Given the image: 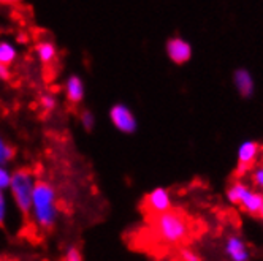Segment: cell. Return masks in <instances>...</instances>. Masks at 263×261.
<instances>
[{"label": "cell", "instance_id": "cell-4", "mask_svg": "<svg viewBox=\"0 0 263 261\" xmlns=\"http://www.w3.org/2000/svg\"><path fill=\"white\" fill-rule=\"evenodd\" d=\"M143 204H144L146 211L151 215L170 211L172 209V195L166 189L157 187V189H154L153 192H149L144 196Z\"/></svg>", "mask_w": 263, "mask_h": 261}, {"label": "cell", "instance_id": "cell-20", "mask_svg": "<svg viewBox=\"0 0 263 261\" xmlns=\"http://www.w3.org/2000/svg\"><path fill=\"white\" fill-rule=\"evenodd\" d=\"M80 121H81V125L87 130V132H90V130L96 127V117H93V114L90 113V111H83L81 116H80Z\"/></svg>", "mask_w": 263, "mask_h": 261}, {"label": "cell", "instance_id": "cell-11", "mask_svg": "<svg viewBox=\"0 0 263 261\" xmlns=\"http://www.w3.org/2000/svg\"><path fill=\"white\" fill-rule=\"evenodd\" d=\"M36 55H39V59L43 62V64H51L55 55H58V49H55L54 43L49 42V40H43L40 43H36Z\"/></svg>", "mask_w": 263, "mask_h": 261}, {"label": "cell", "instance_id": "cell-25", "mask_svg": "<svg viewBox=\"0 0 263 261\" xmlns=\"http://www.w3.org/2000/svg\"><path fill=\"white\" fill-rule=\"evenodd\" d=\"M258 215H260V217H261V218H263V206H261V209H260V211H258Z\"/></svg>", "mask_w": 263, "mask_h": 261}, {"label": "cell", "instance_id": "cell-5", "mask_svg": "<svg viewBox=\"0 0 263 261\" xmlns=\"http://www.w3.org/2000/svg\"><path fill=\"white\" fill-rule=\"evenodd\" d=\"M260 149L261 147L257 143H244L239 147L238 165H236V170H235V176L236 177H242V176H246L251 171V168L257 162V157L260 154Z\"/></svg>", "mask_w": 263, "mask_h": 261}, {"label": "cell", "instance_id": "cell-13", "mask_svg": "<svg viewBox=\"0 0 263 261\" xmlns=\"http://www.w3.org/2000/svg\"><path fill=\"white\" fill-rule=\"evenodd\" d=\"M235 83L241 92V95L244 97H249L252 94V79H251V74L244 70H238L235 73Z\"/></svg>", "mask_w": 263, "mask_h": 261}, {"label": "cell", "instance_id": "cell-10", "mask_svg": "<svg viewBox=\"0 0 263 261\" xmlns=\"http://www.w3.org/2000/svg\"><path fill=\"white\" fill-rule=\"evenodd\" d=\"M239 206L242 208L244 212H248V214H251V215H258V211H260L261 206H263V195L258 193V192H252V190H251V192L246 195V198H244V199L241 201Z\"/></svg>", "mask_w": 263, "mask_h": 261}, {"label": "cell", "instance_id": "cell-23", "mask_svg": "<svg viewBox=\"0 0 263 261\" xmlns=\"http://www.w3.org/2000/svg\"><path fill=\"white\" fill-rule=\"evenodd\" d=\"M10 78H11V71L8 65L0 64V81H10Z\"/></svg>", "mask_w": 263, "mask_h": 261}, {"label": "cell", "instance_id": "cell-6", "mask_svg": "<svg viewBox=\"0 0 263 261\" xmlns=\"http://www.w3.org/2000/svg\"><path fill=\"white\" fill-rule=\"evenodd\" d=\"M109 119L118 130L124 133H134L137 128V121L132 111L124 105H115L109 111Z\"/></svg>", "mask_w": 263, "mask_h": 261}, {"label": "cell", "instance_id": "cell-12", "mask_svg": "<svg viewBox=\"0 0 263 261\" xmlns=\"http://www.w3.org/2000/svg\"><path fill=\"white\" fill-rule=\"evenodd\" d=\"M251 192V189L248 187L246 184H242L239 180L233 182L229 190H227V199L232 203V204H241V201L246 198V195Z\"/></svg>", "mask_w": 263, "mask_h": 261}, {"label": "cell", "instance_id": "cell-8", "mask_svg": "<svg viewBox=\"0 0 263 261\" xmlns=\"http://www.w3.org/2000/svg\"><path fill=\"white\" fill-rule=\"evenodd\" d=\"M166 51H168V55H170V59L176 64H184L191 59V46L179 38H173L168 42Z\"/></svg>", "mask_w": 263, "mask_h": 261}, {"label": "cell", "instance_id": "cell-14", "mask_svg": "<svg viewBox=\"0 0 263 261\" xmlns=\"http://www.w3.org/2000/svg\"><path fill=\"white\" fill-rule=\"evenodd\" d=\"M16 55H17V51L11 43L0 42V64H5V65L13 64Z\"/></svg>", "mask_w": 263, "mask_h": 261}, {"label": "cell", "instance_id": "cell-7", "mask_svg": "<svg viewBox=\"0 0 263 261\" xmlns=\"http://www.w3.org/2000/svg\"><path fill=\"white\" fill-rule=\"evenodd\" d=\"M223 252L229 256L230 261H249L251 259L248 244L238 234H230L227 239H225Z\"/></svg>", "mask_w": 263, "mask_h": 261}, {"label": "cell", "instance_id": "cell-16", "mask_svg": "<svg viewBox=\"0 0 263 261\" xmlns=\"http://www.w3.org/2000/svg\"><path fill=\"white\" fill-rule=\"evenodd\" d=\"M7 190L0 189V228H5L8 217V203H7Z\"/></svg>", "mask_w": 263, "mask_h": 261}, {"label": "cell", "instance_id": "cell-24", "mask_svg": "<svg viewBox=\"0 0 263 261\" xmlns=\"http://www.w3.org/2000/svg\"><path fill=\"white\" fill-rule=\"evenodd\" d=\"M20 2H23V0H0V5H14Z\"/></svg>", "mask_w": 263, "mask_h": 261}, {"label": "cell", "instance_id": "cell-17", "mask_svg": "<svg viewBox=\"0 0 263 261\" xmlns=\"http://www.w3.org/2000/svg\"><path fill=\"white\" fill-rule=\"evenodd\" d=\"M40 106L43 111H46V113H51V111H54L55 106H58V100H55V97L52 94H43L40 97Z\"/></svg>", "mask_w": 263, "mask_h": 261}, {"label": "cell", "instance_id": "cell-19", "mask_svg": "<svg viewBox=\"0 0 263 261\" xmlns=\"http://www.w3.org/2000/svg\"><path fill=\"white\" fill-rule=\"evenodd\" d=\"M11 184V173L7 170L5 165H0V189L8 190Z\"/></svg>", "mask_w": 263, "mask_h": 261}, {"label": "cell", "instance_id": "cell-2", "mask_svg": "<svg viewBox=\"0 0 263 261\" xmlns=\"http://www.w3.org/2000/svg\"><path fill=\"white\" fill-rule=\"evenodd\" d=\"M153 231L163 244L176 246L187 239L191 227L182 212L170 209L153 215Z\"/></svg>", "mask_w": 263, "mask_h": 261}, {"label": "cell", "instance_id": "cell-3", "mask_svg": "<svg viewBox=\"0 0 263 261\" xmlns=\"http://www.w3.org/2000/svg\"><path fill=\"white\" fill-rule=\"evenodd\" d=\"M35 177L33 174L26 170V168H20L11 173V184H10V193L13 196L14 206L21 212L24 218H30V208H32V195L35 187Z\"/></svg>", "mask_w": 263, "mask_h": 261}, {"label": "cell", "instance_id": "cell-1", "mask_svg": "<svg viewBox=\"0 0 263 261\" xmlns=\"http://www.w3.org/2000/svg\"><path fill=\"white\" fill-rule=\"evenodd\" d=\"M59 217V204L55 189L46 180H36L32 195L30 220L36 230L51 231Z\"/></svg>", "mask_w": 263, "mask_h": 261}, {"label": "cell", "instance_id": "cell-22", "mask_svg": "<svg viewBox=\"0 0 263 261\" xmlns=\"http://www.w3.org/2000/svg\"><path fill=\"white\" fill-rule=\"evenodd\" d=\"M252 182L255 184V187L263 189V166H258L252 173Z\"/></svg>", "mask_w": 263, "mask_h": 261}, {"label": "cell", "instance_id": "cell-18", "mask_svg": "<svg viewBox=\"0 0 263 261\" xmlns=\"http://www.w3.org/2000/svg\"><path fill=\"white\" fill-rule=\"evenodd\" d=\"M64 261H84L78 246H68L64 255Z\"/></svg>", "mask_w": 263, "mask_h": 261}, {"label": "cell", "instance_id": "cell-15", "mask_svg": "<svg viewBox=\"0 0 263 261\" xmlns=\"http://www.w3.org/2000/svg\"><path fill=\"white\" fill-rule=\"evenodd\" d=\"M14 157V149L4 139L0 138V165H7Z\"/></svg>", "mask_w": 263, "mask_h": 261}, {"label": "cell", "instance_id": "cell-9", "mask_svg": "<svg viewBox=\"0 0 263 261\" xmlns=\"http://www.w3.org/2000/svg\"><path fill=\"white\" fill-rule=\"evenodd\" d=\"M65 95L67 100L73 105H78L84 98V83L77 74H71L65 83Z\"/></svg>", "mask_w": 263, "mask_h": 261}, {"label": "cell", "instance_id": "cell-21", "mask_svg": "<svg viewBox=\"0 0 263 261\" xmlns=\"http://www.w3.org/2000/svg\"><path fill=\"white\" fill-rule=\"evenodd\" d=\"M179 256H181V261H200V255L191 247H182L179 250Z\"/></svg>", "mask_w": 263, "mask_h": 261}]
</instances>
